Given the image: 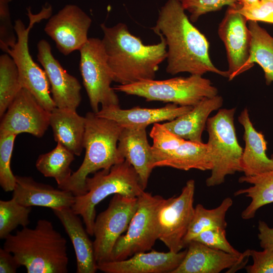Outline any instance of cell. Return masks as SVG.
<instances>
[{
	"label": "cell",
	"mask_w": 273,
	"mask_h": 273,
	"mask_svg": "<svg viewBox=\"0 0 273 273\" xmlns=\"http://www.w3.org/2000/svg\"><path fill=\"white\" fill-rule=\"evenodd\" d=\"M151 29L166 41L168 73L173 75L188 72L202 76L212 72L228 78L227 71L219 70L213 64L206 37L193 25L179 0L165 3Z\"/></svg>",
	"instance_id": "6da1fadb"
},
{
	"label": "cell",
	"mask_w": 273,
	"mask_h": 273,
	"mask_svg": "<svg viewBox=\"0 0 273 273\" xmlns=\"http://www.w3.org/2000/svg\"><path fill=\"white\" fill-rule=\"evenodd\" d=\"M100 27L113 81L124 85L155 79L159 65L167 57V45L162 36H159L158 43L145 45L124 23L112 27L102 23Z\"/></svg>",
	"instance_id": "7a4b0ae2"
},
{
	"label": "cell",
	"mask_w": 273,
	"mask_h": 273,
	"mask_svg": "<svg viewBox=\"0 0 273 273\" xmlns=\"http://www.w3.org/2000/svg\"><path fill=\"white\" fill-rule=\"evenodd\" d=\"M5 240L3 248L27 273L68 272L67 241L51 221L39 219L34 228L23 227Z\"/></svg>",
	"instance_id": "3957f363"
},
{
	"label": "cell",
	"mask_w": 273,
	"mask_h": 273,
	"mask_svg": "<svg viewBox=\"0 0 273 273\" xmlns=\"http://www.w3.org/2000/svg\"><path fill=\"white\" fill-rule=\"evenodd\" d=\"M85 117L84 159L68 180L58 187L75 197L86 193L85 180L89 174L103 169L109 170L114 165L125 160L117 149L124 127L114 120L98 116L94 112H87Z\"/></svg>",
	"instance_id": "277c9868"
},
{
	"label": "cell",
	"mask_w": 273,
	"mask_h": 273,
	"mask_svg": "<svg viewBox=\"0 0 273 273\" xmlns=\"http://www.w3.org/2000/svg\"><path fill=\"white\" fill-rule=\"evenodd\" d=\"M86 193L75 196L71 209L80 215L89 235L94 236L96 207L108 196L119 194L138 197L145 190L139 176L132 165L126 160L114 165L109 170H101L85 180Z\"/></svg>",
	"instance_id": "5b68a950"
},
{
	"label": "cell",
	"mask_w": 273,
	"mask_h": 273,
	"mask_svg": "<svg viewBox=\"0 0 273 273\" xmlns=\"http://www.w3.org/2000/svg\"><path fill=\"white\" fill-rule=\"evenodd\" d=\"M236 109H220L209 117L206 124L208 134L207 143L212 163L210 175L206 179L207 187L218 186L225 177L242 172L243 148L236 135L234 116Z\"/></svg>",
	"instance_id": "8992f818"
},
{
	"label": "cell",
	"mask_w": 273,
	"mask_h": 273,
	"mask_svg": "<svg viewBox=\"0 0 273 273\" xmlns=\"http://www.w3.org/2000/svg\"><path fill=\"white\" fill-rule=\"evenodd\" d=\"M113 88L129 95L144 98L147 101H162L180 106L193 107L203 99L218 95L210 80L202 75L176 77L164 80H147Z\"/></svg>",
	"instance_id": "52a82bcc"
},
{
	"label": "cell",
	"mask_w": 273,
	"mask_h": 273,
	"mask_svg": "<svg viewBox=\"0 0 273 273\" xmlns=\"http://www.w3.org/2000/svg\"><path fill=\"white\" fill-rule=\"evenodd\" d=\"M52 13V7L50 5L43 6L41 11L35 15L31 12L30 8L27 9L29 25L26 27L20 19L15 21L14 28L17 37V42L7 53L13 58L17 67L22 87L30 92L50 112L56 107L50 95V83L44 70L33 61L29 53L28 36L34 24L50 18Z\"/></svg>",
	"instance_id": "ba28073f"
},
{
	"label": "cell",
	"mask_w": 273,
	"mask_h": 273,
	"mask_svg": "<svg viewBox=\"0 0 273 273\" xmlns=\"http://www.w3.org/2000/svg\"><path fill=\"white\" fill-rule=\"evenodd\" d=\"M79 51V69L93 112L99 111L100 104L102 108L119 107L118 96L111 86L113 78L102 39L88 38Z\"/></svg>",
	"instance_id": "9c48e42d"
},
{
	"label": "cell",
	"mask_w": 273,
	"mask_h": 273,
	"mask_svg": "<svg viewBox=\"0 0 273 273\" xmlns=\"http://www.w3.org/2000/svg\"><path fill=\"white\" fill-rule=\"evenodd\" d=\"M138 198V206L124 235L117 241L110 261L126 259L152 249L158 240L156 212L164 198L144 191Z\"/></svg>",
	"instance_id": "30bf717a"
},
{
	"label": "cell",
	"mask_w": 273,
	"mask_h": 273,
	"mask_svg": "<svg viewBox=\"0 0 273 273\" xmlns=\"http://www.w3.org/2000/svg\"><path fill=\"white\" fill-rule=\"evenodd\" d=\"M195 182L188 180L180 194L168 199L163 198L156 212L158 240L169 249L178 252L185 247L184 239L192 221Z\"/></svg>",
	"instance_id": "8fae6325"
},
{
	"label": "cell",
	"mask_w": 273,
	"mask_h": 273,
	"mask_svg": "<svg viewBox=\"0 0 273 273\" xmlns=\"http://www.w3.org/2000/svg\"><path fill=\"white\" fill-rule=\"evenodd\" d=\"M138 206V198L114 195L107 208L95 219L93 242L98 263L109 261L113 248L126 232Z\"/></svg>",
	"instance_id": "7c38bea8"
},
{
	"label": "cell",
	"mask_w": 273,
	"mask_h": 273,
	"mask_svg": "<svg viewBox=\"0 0 273 273\" xmlns=\"http://www.w3.org/2000/svg\"><path fill=\"white\" fill-rule=\"evenodd\" d=\"M50 114L30 92L22 88L2 117L0 134L28 133L41 138L50 126Z\"/></svg>",
	"instance_id": "4fadbf2b"
},
{
	"label": "cell",
	"mask_w": 273,
	"mask_h": 273,
	"mask_svg": "<svg viewBox=\"0 0 273 273\" xmlns=\"http://www.w3.org/2000/svg\"><path fill=\"white\" fill-rule=\"evenodd\" d=\"M92 19L75 5H65L51 17L44 30L55 42L58 50L67 56L79 50L88 39Z\"/></svg>",
	"instance_id": "5bb4252c"
},
{
	"label": "cell",
	"mask_w": 273,
	"mask_h": 273,
	"mask_svg": "<svg viewBox=\"0 0 273 273\" xmlns=\"http://www.w3.org/2000/svg\"><path fill=\"white\" fill-rule=\"evenodd\" d=\"M247 19L229 7L219 25L218 33L226 50L229 80L247 71L250 56L251 33Z\"/></svg>",
	"instance_id": "9a60e30c"
},
{
	"label": "cell",
	"mask_w": 273,
	"mask_h": 273,
	"mask_svg": "<svg viewBox=\"0 0 273 273\" xmlns=\"http://www.w3.org/2000/svg\"><path fill=\"white\" fill-rule=\"evenodd\" d=\"M37 48V60L46 73L56 107L76 110L81 100V86L79 81L69 74L53 56L51 47L47 40H39Z\"/></svg>",
	"instance_id": "2e32d148"
},
{
	"label": "cell",
	"mask_w": 273,
	"mask_h": 273,
	"mask_svg": "<svg viewBox=\"0 0 273 273\" xmlns=\"http://www.w3.org/2000/svg\"><path fill=\"white\" fill-rule=\"evenodd\" d=\"M186 252H141L125 259L99 263L98 269L105 273H172Z\"/></svg>",
	"instance_id": "e0dca14e"
},
{
	"label": "cell",
	"mask_w": 273,
	"mask_h": 273,
	"mask_svg": "<svg viewBox=\"0 0 273 273\" xmlns=\"http://www.w3.org/2000/svg\"><path fill=\"white\" fill-rule=\"evenodd\" d=\"M13 198L27 207L39 206L53 210L71 208L75 196L67 191L35 181L31 176L16 175Z\"/></svg>",
	"instance_id": "ac0fdd59"
},
{
	"label": "cell",
	"mask_w": 273,
	"mask_h": 273,
	"mask_svg": "<svg viewBox=\"0 0 273 273\" xmlns=\"http://www.w3.org/2000/svg\"><path fill=\"white\" fill-rule=\"evenodd\" d=\"M117 149L120 155L134 168L145 190L154 168L152 148L147 140L146 127H124L119 138Z\"/></svg>",
	"instance_id": "d6986e66"
},
{
	"label": "cell",
	"mask_w": 273,
	"mask_h": 273,
	"mask_svg": "<svg viewBox=\"0 0 273 273\" xmlns=\"http://www.w3.org/2000/svg\"><path fill=\"white\" fill-rule=\"evenodd\" d=\"M192 106H180L169 103L160 108L135 107L122 109L119 107L101 108L95 113L100 117L109 119L123 127L145 126L163 121H171L189 112Z\"/></svg>",
	"instance_id": "ffe728a7"
},
{
	"label": "cell",
	"mask_w": 273,
	"mask_h": 273,
	"mask_svg": "<svg viewBox=\"0 0 273 273\" xmlns=\"http://www.w3.org/2000/svg\"><path fill=\"white\" fill-rule=\"evenodd\" d=\"M238 119L244 129L242 172L246 176H253L272 170L273 155L271 157L267 155V142L264 136L253 126L247 108L241 112Z\"/></svg>",
	"instance_id": "44dd1931"
},
{
	"label": "cell",
	"mask_w": 273,
	"mask_h": 273,
	"mask_svg": "<svg viewBox=\"0 0 273 273\" xmlns=\"http://www.w3.org/2000/svg\"><path fill=\"white\" fill-rule=\"evenodd\" d=\"M187 247L184 259L172 273H219L231 268L241 256L210 248L195 240Z\"/></svg>",
	"instance_id": "7402d4cb"
},
{
	"label": "cell",
	"mask_w": 273,
	"mask_h": 273,
	"mask_svg": "<svg viewBox=\"0 0 273 273\" xmlns=\"http://www.w3.org/2000/svg\"><path fill=\"white\" fill-rule=\"evenodd\" d=\"M53 211L61 221L72 243L76 258V272L95 273L98 269L93 242L89 239L78 215L70 207Z\"/></svg>",
	"instance_id": "603a6c76"
},
{
	"label": "cell",
	"mask_w": 273,
	"mask_h": 273,
	"mask_svg": "<svg viewBox=\"0 0 273 273\" xmlns=\"http://www.w3.org/2000/svg\"><path fill=\"white\" fill-rule=\"evenodd\" d=\"M153 166L170 167L189 170H211L212 163L207 143L185 140L175 149L166 152H153Z\"/></svg>",
	"instance_id": "cb8c5ba5"
},
{
	"label": "cell",
	"mask_w": 273,
	"mask_h": 273,
	"mask_svg": "<svg viewBox=\"0 0 273 273\" xmlns=\"http://www.w3.org/2000/svg\"><path fill=\"white\" fill-rule=\"evenodd\" d=\"M223 102L222 97L218 95L205 98L189 112L163 124L171 132L184 140L203 142L202 135L209 115L219 110Z\"/></svg>",
	"instance_id": "d4e9b609"
},
{
	"label": "cell",
	"mask_w": 273,
	"mask_h": 273,
	"mask_svg": "<svg viewBox=\"0 0 273 273\" xmlns=\"http://www.w3.org/2000/svg\"><path fill=\"white\" fill-rule=\"evenodd\" d=\"M51 126L56 142L62 144L76 156H80L83 147L85 117L76 110L55 107L50 114Z\"/></svg>",
	"instance_id": "484cf974"
},
{
	"label": "cell",
	"mask_w": 273,
	"mask_h": 273,
	"mask_svg": "<svg viewBox=\"0 0 273 273\" xmlns=\"http://www.w3.org/2000/svg\"><path fill=\"white\" fill-rule=\"evenodd\" d=\"M248 21L251 39L247 69L252 68L255 63L259 64L263 70L266 85H269L273 82V37L257 21Z\"/></svg>",
	"instance_id": "4316f807"
},
{
	"label": "cell",
	"mask_w": 273,
	"mask_h": 273,
	"mask_svg": "<svg viewBox=\"0 0 273 273\" xmlns=\"http://www.w3.org/2000/svg\"><path fill=\"white\" fill-rule=\"evenodd\" d=\"M239 182L252 185L248 188L240 189L234 194L235 196L244 195L251 200L241 213L243 219L253 218L259 208L273 203V170L256 176H241Z\"/></svg>",
	"instance_id": "83f0119b"
},
{
	"label": "cell",
	"mask_w": 273,
	"mask_h": 273,
	"mask_svg": "<svg viewBox=\"0 0 273 273\" xmlns=\"http://www.w3.org/2000/svg\"><path fill=\"white\" fill-rule=\"evenodd\" d=\"M74 154L62 144L57 145L52 151L40 154L35 163L37 170L47 177L54 178L58 187L64 184L72 172L70 165L74 160Z\"/></svg>",
	"instance_id": "f1b7e54d"
},
{
	"label": "cell",
	"mask_w": 273,
	"mask_h": 273,
	"mask_svg": "<svg viewBox=\"0 0 273 273\" xmlns=\"http://www.w3.org/2000/svg\"><path fill=\"white\" fill-rule=\"evenodd\" d=\"M233 203L230 197L224 198L217 207L208 209L198 204L194 209V215L184 239L185 247L202 232L215 228L226 229V214Z\"/></svg>",
	"instance_id": "f546056e"
},
{
	"label": "cell",
	"mask_w": 273,
	"mask_h": 273,
	"mask_svg": "<svg viewBox=\"0 0 273 273\" xmlns=\"http://www.w3.org/2000/svg\"><path fill=\"white\" fill-rule=\"evenodd\" d=\"M17 67L8 53L0 56V117L22 88Z\"/></svg>",
	"instance_id": "4dcf8cb0"
},
{
	"label": "cell",
	"mask_w": 273,
	"mask_h": 273,
	"mask_svg": "<svg viewBox=\"0 0 273 273\" xmlns=\"http://www.w3.org/2000/svg\"><path fill=\"white\" fill-rule=\"evenodd\" d=\"M31 207L19 203L14 198L0 200V239H5L17 226H27Z\"/></svg>",
	"instance_id": "1f68e13d"
},
{
	"label": "cell",
	"mask_w": 273,
	"mask_h": 273,
	"mask_svg": "<svg viewBox=\"0 0 273 273\" xmlns=\"http://www.w3.org/2000/svg\"><path fill=\"white\" fill-rule=\"evenodd\" d=\"M16 135L0 134V185L5 192L13 191L16 184V175L11 168V160Z\"/></svg>",
	"instance_id": "d6a6232c"
},
{
	"label": "cell",
	"mask_w": 273,
	"mask_h": 273,
	"mask_svg": "<svg viewBox=\"0 0 273 273\" xmlns=\"http://www.w3.org/2000/svg\"><path fill=\"white\" fill-rule=\"evenodd\" d=\"M193 240L213 249L240 257L242 254L235 249L229 242L226 237L225 229L215 228L200 233Z\"/></svg>",
	"instance_id": "836d02e7"
},
{
	"label": "cell",
	"mask_w": 273,
	"mask_h": 273,
	"mask_svg": "<svg viewBox=\"0 0 273 273\" xmlns=\"http://www.w3.org/2000/svg\"><path fill=\"white\" fill-rule=\"evenodd\" d=\"M153 140V152H166L178 147L186 140L175 135L169 130L163 124H153L150 132Z\"/></svg>",
	"instance_id": "e575fe53"
},
{
	"label": "cell",
	"mask_w": 273,
	"mask_h": 273,
	"mask_svg": "<svg viewBox=\"0 0 273 273\" xmlns=\"http://www.w3.org/2000/svg\"><path fill=\"white\" fill-rule=\"evenodd\" d=\"M11 0H0V48L7 53L17 42V37L13 25L9 4Z\"/></svg>",
	"instance_id": "d590c367"
},
{
	"label": "cell",
	"mask_w": 273,
	"mask_h": 273,
	"mask_svg": "<svg viewBox=\"0 0 273 273\" xmlns=\"http://www.w3.org/2000/svg\"><path fill=\"white\" fill-rule=\"evenodd\" d=\"M234 9L243 15L248 21L273 23L272 1L259 0L251 4L242 5Z\"/></svg>",
	"instance_id": "8d00e7d4"
},
{
	"label": "cell",
	"mask_w": 273,
	"mask_h": 273,
	"mask_svg": "<svg viewBox=\"0 0 273 273\" xmlns=\"http://www.w3.org/2000/svg\"><path fill=\"white\" fill-rule=\"evenodd\" d=\"M184 9L190 13L192 22L209 12L220 10L223 7L219 0H179Z\"/></svg>",
	"instance_id": "74e56055"
},
{
	"label": "cell",
	"mask_w": 273,
	"mask_h": 273,
	"mask_svg": "<svg viewBox=\"0 0 273 273\" xmlns=\"http://www.w3.org/2000/svg\"><path fill=\"white\" fill-rule=\"evenodd\" d=\"M249 250L253 263L246 267L248 273H273V249Z\"/></svg>",
	"instance_id": "f35d334b"
},
{
	"label": "cell",
	"mask_w": 273,
	"mask_h": 273,
	"mask_svg": "<svg viewBox=\"0 0 273 273\" xmlns=\"http://www.w3.org/2000/svg\"><path fill=\"white\" fill-rule=\"evenodd\" d=\"M20 266L12 253L4 248H0V273H15Z\"/></svg>",
	"instance_id": "ab89813d"
},
{
	"label": "cell",
	"mask_w": 273,
	"mask_h": 273,
	"mask_svg": "<svg viewBox=\"0 0 273 273\" xmlns=\"http://www.w3.org/2000/svg\"><path fill=\"white\" fill-rule=\"evenodd\" d=\"M258 230L260 247L262 249H273V226L270 228L265 221L259 220Z\"/></svg>",
	"instance_id": "60d3db41"
},
{
	"label": "cell",
	"mask_w": 273,
	"mask_h": 273,
	"mask_svg": "<svg viewBox=\"0 0 273 273\" xmlns=\"http://www.w3.org/2000/svg\"><path fill=\"white\" fill-rule=\"evenodd\" d=\"M223 6H229V7L237 9L241 6L239 0H219Z\"/></svg>",
	"instance_id": "b9f144b4"
},
{
	"label": "cell",
	"mask_w": 273,
	"mask_h": 273,
	"mask_svg": "<svg viewBox=\"0 0 273 273\" xmlns=\"http://www.w3.org/2000/svg\"><path fill=\"white\" fill-rule=\"evenodd\" d=\"M259 0H239L241 6L254 3Z\"/></svg>",
	"instance_id": "7bdbcfd3"
},
{
	"label": "cell",
	"mask_w": 273,
	"mask_h": 273,
	"mask_svg": "<svg viewBox=\"0 0 273 273\" xmlns=\"http://www.w3.org/2000/svg\"><path fill=\"white\" fill-rule=\"evenodd\" d=\"M271 1H273V0H271Z\"/></svg>",
	"instance_id": "ee69618b"
}]
</instances>
